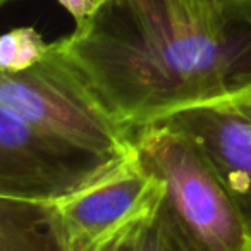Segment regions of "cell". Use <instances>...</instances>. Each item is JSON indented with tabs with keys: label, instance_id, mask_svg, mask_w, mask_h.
Segmentation results:
<instances>
[{
	"label": "cell",
	"instance_id": "2",
	"mask_svg": "<svg viewBox=\"0 0 251 251\" xmlns=\"http://www.w3.org/2000/svg\"><path fill=\"white\" fill-rule=\"evenodd\" d=\"M136 147L164 182L160 212L186 251H251L246 217L195 138L153 124L138 131Z\"/></svg>",
	"mask_w": 251,
	"mask_h": 251
},
{
	"label": "cell",
	"instance_id": "12",
	"mask_svg": "<svg viewBox=\"0 0 251 251\" xmlns=\"http://www.w3.org/2000/svg\"><path fill=\"white\" fill-rule=\"evenodd\" d=\"M229 101L239 110V114L243 115L251 126V88H246L244 91L237 93L236 97H232Z\"/></svg>",
	"mask_w": 251,
	"mask_h": 251
},
{
	"label": "cell",
	"instance_id": "15",
	"mask_svg": "<svg viewBox=\"0 0 251 251\" xmlns=\"http://www.w3.org/2000/svg\"><path fill=\"white\" fill-rule=\"evenodd\" d=\"M0 2H2V5H5L9 2V0H0Z\"/></svg>",
	"mask_w": 251,
	"mask_h": 251
},
{
	"label": "cell",
	"instance_id": "10",
	"mask_svg": "<svg viewBox=\"0 0 251 251\" xmlns=\"http://www.w3.org/2000/svg\"><path fill=\"white\" fill-rule=\"evenodd\" d=\"M122 2H145V0H122ZM167 9L169 16L177 23H210L224 14L227 7L220 9L212 0H157Z\"/></svg>",
	"mask_w": 251,
	"mask_h": 251
},
{
	"label": "cell",
	"instance_id": "6",
	"mask_svg": "<svg viewBox=\"0 0 251 251\" xmlns=\"http://www.w3.org/2000/svg\"><path fill=\"white\" fill-rule=\"evenodd\" d=\"M158 124L195 138L236 201L251 229V126L229 100L179 112Z\"/></svg>",
	"mask_w": 251,
	"mask_h": 251
},
{
	"label": "cell",
	"instance_id": "14",
	"mask_svg": "<svg viewBox=\"0 0 251 251\" xmlns=\"http://www.w3.org/2000/svg\"><path fill=\"white\" fill-rule=\"evenodd\" d=\"M217 7H230V5H241V4H250L251 0H212Z\"/></svg>",
	"mask_w": 251,
	"mask_h": 251
},
{
	"label": "cell",
	"instance_id": "7",
	"mask_svg": "<svg viewBox=\"0 0 251 251\" xmlns=\"http://www.w3.org/2000/svg\"><path fill=\"white\" fill-rule=\"evenodd\" d=\"M0 251H64L49 205L0 198Z\"/></svg>",
	"mask_w": 251,
	"mask_h": 251
},
{
	"label": "cell",
	"instance_id": "4",
	"mask_svg": "<svg viewBox=\"0 0 251 251\" xmlns=\"http://www.w3.org/2000/svg\"><path fill=\"white\" fill-rule=\"evenodd\" d=\"M164 182L134 145L97 177L47 203L64 251H101L160 208Z\"/></svg>",
	"mask_w": 251,
	"mask_h": 251
},
{
	"label": "cell",
	"instance_id": "8",
	"mask_svg": "<svg viewBox=\"0 0 251 251\" xmlns=\"http://www.w3.org/2000/svg\"><path fill=\"white\" fill-rule=\"evenodd\" d=\"M52 43L29 26L7 31L0 40V74H19L35 67L49 55Z\"/></svg>",
	"mask_w": 251,
	"mask_h": 251
},
{
	"label": "cell",
	"instance_id": "1",
	"mask_svg": "<svg viewBox=\"0 0 251 251\" xmlns=\"http://www.w3.org/2000/svg\"><path fill=\"white\" fill-rule=\"evenodd\" d=\"M105 107L131 131L251 88V2L210 23H177L157 0H110L59 40Z\"/></svg>",
	"mask_w": 251,
	"mask_h": 251
},
{
	"label": "cell",
	"instance_id": "13",
	"mask_svg": "<svg viewBox=\"0 0 251 251\" xmlns=\"http://www.w3.org/2000/svg\"><path fill=\"white\" fill-rule=\"evenodd\" d=\"M140 227H136L134 230L127 232L126 236H122L121 239H117L115 243H112L110 246H107L101 251H136V232Z\"/></svg>",
	"mask_w": 251,
	"mask_h": 251
},
{
	"label": "cell",
	"instance_id": "3",
	"mask_svg": "<svg viewBox=\"0 0 251 251\" xmlns=\"http://www.w3.org/2000/svg\"><path fill=\"white\" fill-rule=\"evenodd\" d=\"M0 108L108 160L136 145V133L105 107L59 42H52L49 55L31 69L0 74Z\"/></svg>",
	"mask_w": 251,
	"mask_h": 251
},
{
	"label": "cell",
	"instance_id": "9",
	"mask_svg": "<svg viewBox=\"0 0 251 251\" xmlns=\"http://www.w3.org/2000/svg\"><path fill=\"white\" fill-rule=\"evenodd\" d=\"M136 251H186L181 241L172 230L171 224L157 210L148 222L138 229L136 232Z\"/></svg>",
	"mask_w": 251,
	"mask_h": 251
},
{
	"label": "cell",
	"instance_id": "11",
	"mask_svg": "<svg viewBox=\"0 0 251 251\" xmlns=\"http://www.w3.org/2000/svg\"><path fill=\"white\" fill-rule=\"evenodd\" d=\"M74 19V29H83L98 16L110 0H57Z\"/></svg>",
	"mask_w": 251,
	"mask_h": 251
},
{
	"label": "cell",
	"instance_id": "5",
	"mask_svg": "<svg viewBox=\"0 0 251 251\" xmlns=\"http://www.w3.org/2000/svg\"><path fill=\"white\" fill-rule=\"evenodd\" d=\"M112 162L0 108V198L57 201L97 177Z\"/></svg>",
	"mask_w": 251,
	"mask_h": 251
}]
</instances>
